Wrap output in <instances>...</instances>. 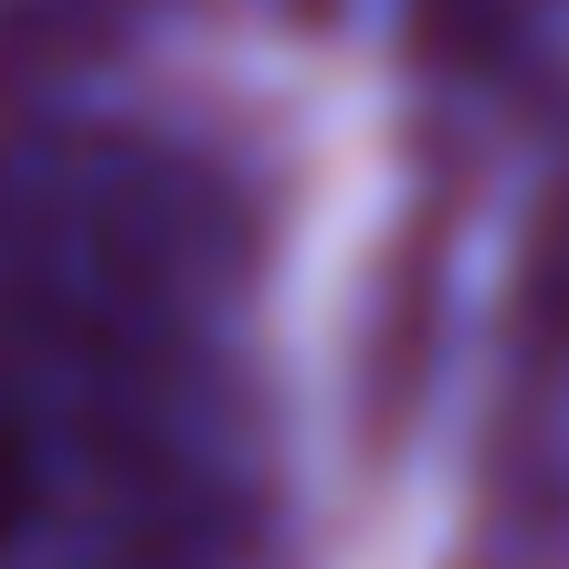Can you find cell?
<instances>
[{"label": "cell", "mask_w": 569, "mask_h": 569, "mask_svg": "<svg viewBox=\"0 0 569 569\" xmlns=\"http://www.w3.org/2000/svg\"><path fill=\"white\" fill-rule=\"evenodd\" d=\"M475 453H486V496L507 528L569 538V127L538 148L528 190L507 211Z\"/></svg>", "instance_id": "7a4b0ae2"}, {"label": "cell", "mask_w": 569, "mask_h": 569, "mask_svg": "<svg viewBox=\"0 0 569 569\" xmlns=\"http://www.w3.org/2000/svg\"><path fill=\"white\" fill-rule=\"evenodd\" d=\"M264 222L148 117L0 127V569H264Z\"/></svg>", "instance_id": "6da1fadb"}, {"label": "cell", "mask_w": 569, "mask_h": 569, "mask_svg": "<svg viewBox=\"0 0 569 569\" xmlns=\"http://www.w3.org/2000/svg\"><path fill=\"white\" fill-rule=\"evenodd\" d=\"M338 11L380 21L422 53H453L475 74H528V63L569 53V0H338Z\"/></svg>", "instance_id": "3957f363"}]
</instances>
